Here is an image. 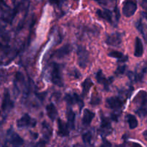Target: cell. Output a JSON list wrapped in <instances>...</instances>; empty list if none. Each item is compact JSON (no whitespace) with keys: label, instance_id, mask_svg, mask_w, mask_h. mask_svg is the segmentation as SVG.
I'll list each match as a JSON object with an SVG mask.
<instances>
[{"label":"cell","instance_id":"6da1fadb","mask_svg":"<svg viewBox=\"0 0 147 147\" xmlns=\"http://www.w3.org/2000/svg\"><path fill=\"white\" fill-rule=\"evenodd\" d=\"M51 80L52 82L59 87H63V82L61 75V69L60 65L56 63H53L52 66Z\"/></svg>","mask_w":147,"mask_h":147},{"label":"cell","instance_id":"7a4b0ae2","mask_svg":"<svg viewBox=\"0 0 147 147\" xmlns=\"http://www.w3.org/2000/svg\"><path fill=\"white\" fill-rule=\"evenodd\" d=\"M78 64L81 68H85L89 63V52L83 46H80L77 49Z\"/></svg>","mask_w":147,"mask_h":147},{"label":"cell","instance_id":"3957f363","mask_svg":"<svg viewBox=\"0 0 147 147\" xmlns=\"http://www.w3.org/2000/svg\"><path fill=\"white\" fill-rule=\"evenodd\" d=\"M137 9V4L134 0H126L123 6V14L127 18L133 16Z\"/></svg>","mask_w":147,"mask_h":147},{"label":"cell","instance_id":"277c9868","mask_svg":"<svg viewBox=\"0 0 147 147\" xmlns=\"http://www.w3.org/2000/svg\"><path fill=\"white\" fill-rule=\"evenodd\" d=\"M36 125V121L32 119L28 114H25L17 121V125L18 128H26V127H35Z\"/></svg>","mask_w":147,"mask_h":147},{"label":"cell","instance_id":"5b68a950","mask_svg":"<svg viewBox=\"0 0 147 147\" xmlns=\"http://www.w3.org/2000/svg\"><path fill=\"white\" fill-rule=\"evenodd\" d=\"M106 104L108 107L111 109H120L123 105L121 98L118 97H111L106 100Z\"/></svg>","mask_w":147,"mask_h":147},{"label":"cell","instance_id":"8992f818","mask_svg":"<svg viewBox=\"0 0 147 147\" xmlns=\"http://www.w3.org/2000/svg\"><path fill=\"white\" fill-rule=\"evenodd\" d=\"M122 42L121 39V35L118 32L113 33L111 35H109L106 39V43L110 46H118Z\"/></svg>","mask_w":147,"mask_h":147},{"label":"cell","instance_id":"52a82bcc","mask_svg":"<svg viewBox=\"0 0 147 147\" xmlns=\"http://www.w3.org/2000/svg\"><path fill=\"white\" fill-rule=\"evenodd\" d=\"M96 79H97V82H98L99 84H102L105 90H108L109 85H110V84H111V82H113L112 78L109 79V80L106 79L105 77V76L103 75L102 71L100 70L98 72H97V74H96Z\"/></svg>","mask_w":147,"mask_h":147},{"label":"cell","instance_id":"ba28073f","mask_svg":"<svg viewBox=\"0 0 147 147\" xmlns=\"http://www.w3.org/2000/svg\"><path fill=\"white\" fill-rule=\"evenodd\" d=\"M9 144L13 147H21L24 144V141L18 134L12 133L9 136Z\"/></svg>","mask_w":147,"mask_h":147},{"label":"cell","instance_id":"9c48e42d","mask_svg":"<svg viewBox=\"0 0 147 147\" xmlns=\"http://www.w3.org/2000/svg\"><path fill=\"white\" fill-rule=\"evenodd\" d=\"M58 128H59L58 133L60 136H68L69 135V128L68 125L59 118L58 119Z\"/></svg>","mask_w":147,"mask_h":147},{"label":"cell","instance_id":"30bf717a","mask_svg":"<svg viewBox=\"0 0 147 147\" xmlns=\"http://www.w3.org/2000/svg\"><path fill=\"white\" fill-rule=\"evenodd\" d=\"M71 46L70 45L66 44L65 46H63V47L60 48L59 49L56 50L54 53V56H56V58H59V59H61V58L64 57L65 56L69 54L71 52Z\"/></svg>","mask_w":147,"mask_h":147},{"label":"cell","instance_id":"8fae6325","mask_svg":"<svg viewBox=\"0 0 147 147\" xmlns=\"http://www.w3.org/2000/svg\"><path fill=\"white\" fill-rule=\"evenodd\" d=\"M97 15H98L100 18H102L103 20H106L107 22H110V23H112L113 19H112V12H110L109 9H98L97 10Z\"/></svg>","mask_w":147,"mask_h":147},{"label":"cell","instance_id":"7c38bea8","mask_svg":"<svg viewBox=\"0 0 147 147\" xmlns=\"http://www.w3.org/2000/svg\"><path fill=\"white\" fill-rule=\"evenodd\" d=\"M101 118H102V123H101V130L102 131V133L105 134L106 135L110 134L111 131H112V128H111V125H110V123L109 121V120L107 118H105L104 115H101Z\"/></svg>","mask_w":147,"mask_h":147},{"label":"cell","instance_id":"4fadbf2b","mask_svg":"<svg viewBox=\"0 0 147 147\" xmlns=\"http://www.w3.org/2000/svg\"><path fill=\"white\" fill-rule=\"evenodd\" d=\"M46 113H47L49 118L51 121H53L56 120V117L58 115V111L56 110V107H55V105L53 103H51V104L48 105L46 106Z\"/></svg>","mask_w":147,"mask_h":147},{"label":"cell","instance_id":"5bb4252c","mask_svg":"<svg viewBox=\"0 0 147 147\" xmlns=\"http://www.w3.org/2000/svg\"><path fill=\"white\" fill-rule=\"evenodd\" d=\"M144 53V46L141 39L137 37L135 41V51H134V56L136 57H141Z\"/></svg>","mask_w":147,"mask_h":147},{"label":"cell","instance_id":"9a60e30c","mask_svg":"<svg viewBox=\"0 0 147 147\" xmlns=\"http://www.w3.org/2000/svg\"><path fill=\"white\" fill-rule=\"evenodd\" d=\"M94 117V113L88 109H85L82 118V123L84 125H89L92 121Z\"/></svg>","mask_w":147,"mask_h":147},{"label":"cell","instance_id":"2e32d148","mask_svg":"<svg viewBox=\"0 0 147 147\" xmlns=\"http://www.w3.org/2000/svg\"><path fill=\"white\" fill-rule=\"evenodd\" d=\"M66 117L68 120V126L70 129H74V125H75V118L76 115L75 113L74 112L73 110L69 109L66 113Z\"/></svg>","mask_w":147,"mask_h":147},{"label":"cell","instance_id":"e0dca14e","mask_svg":"<svg viewBox=\"0 0 147 147\" xmlns=\"http://www.w3.org/2000/svg\"><path fill=\"white\" fill-rule=\"evenodd\" d=\"M108 56L118 59V61L121 62H125L128 60V56H123L122 53L117 51H113L108 53Z\"/></svg>","mask_w":147,"mask_h":147},{"label":"cell","instance_id":"ac0fdd59","mask_svg":"<svg viewBox=\"0 0 147 147\" xmlns=\"http://www.w3.org/2000/svg\"><path fill=\"white\" fill-rule=\"evenodd\" d=\"M93 82L90 78H87L82 83V94L83 95H87L90 91V88L92 87Z\"/></svg>","mask_w":147,"mask_h":147},{"label":"cell","instance_id":"d6986e66","mask_svg":"<svg viewBox=\"0 0 147 147\" xmlns=\"http://www.w3.org/2000/svg\"><path fill=\"white\" fill-rule=\"evenodd\" d=\"M126 119L131 129H134L138 126V121L134 115H131V114H128L126 116Z\"/></svg>","mask_w":147,"mask_h":147},{"label":"cell","instance_id":"ffe728a7","mask_svg":"<svg viewBox=\"0 0 147 147\" xmlns=\"http://www.w3.org/2000/svg\"><path fill=\"white\" fill-rule=\"evenodd\" d=\"M9 107H12V102L10 100L9 93H8V92H6L5 95H4L3 103H2V109H3L4 110H5Z\"/></svg>","mask_w":147,"mask_h":147},{"label":"cell","instance_id":"44dd1931","mask_svg":"<svg viewBox=\"0 0 147 147\" xmlns=\"http://www.w3.org/2000/svg\"><path fill=\"white\" fill-rule=\"evenodd\" d=\"M65 100H66V102H67L68 105H72L75 104L76 103L75 95L74 94V96H71L70 95V94H66V97H65Z\"/></svg>","mask_w":147,"mask_h":147},{"label":"cell","instance_id":"7402d4cb","mask_svg":"<svg viewBox=\"0 0 147 147\" xmlns=\"http://www.w3.org/2000/svg\"><path fill=\"white\" fill-rule=\"evenodd\" d=\"M82 139L86 144H90L92 139V134L90 132H87L83 134Z\"/></svg>","mask_w":147,"mask_h":147},{"label":"cell","instance_id":"603a6c76","mask_svg":"<svg viewBox=\"0 0 147 147\" xmlns=\"http://www.w3.org/2000/svg\"><path fill=\"white\" fill-rule=\"evenodd\" d=\"M100 103V98L97 95H94L93 94L91 100H90V104L92 105H97Z\"/></svg>","mask_w":147,"mask_h":147},{"label":"cell","instance_id":"cb8c5ba5","mask_svg":"<svg viewBox=\"0 0 147 147\" xmlns=\"http://www.w3.org/2000/svg\"><path fill=\"white\" fill-rule=\"evenodd\" d=\"M126 69V66H118V69L115 71V74L116 75H120V74H123Z\"/></svg>","mask_w":147,"mask_h":147},{"label":"cell","instance_id":"d4e9b609","mask_svg":"<svg viewBox=\"0 0 147 147\" xmlns=\"http://www.w3.org/2000/svg\"><path fill=\"white\" fill-rule=\"evenodd\" d=\"M74 95H75V97H76V103H77V104L79 105V106H80V110H81L82 109V107H84V102H83L82 100L80 98V96H79L78 94H74Z\"/></svg>","mask_w":147,"mask_h":147},{"label":"cell","instance_id":"484cf974","mask_svg":"<svg viewBox=\"0 0 147 147\" xmlns=\"http://www.w3.org/2000/svg\"><path fill=\"white\" fill-rule=\"evenodd\" d=\"M49 2H51L53 5H58V6H60L62 4V2H63V0H49Z\"/></svg>","mask_w":147,"mask_h":147},{"label":"cell","instance_id":"4316f807","mask_svg":"<svg viewBox=\"0 0 147 147\" xmlns=\"http://www.w3.org/2000/svg\"><path fill=\"white\" fill-rule=\"evenodd\" d=\"M141 5V7H142L144 9L147 10V0H142Z\"/></svg>","mask_w":147,"mask_h":147},{"label":"cell","instance_id":"83f0119b","mask_svg":"<svg viewBox=\"0 0 147 147\" xmlns=\"http://www.w3.org/2000/svg\"><path fill=\"white\" fill-rule=\"evenodd\" d=\"M131 147H143L141 144H138V143H133Z\"/></svg>","mask_w":147,"mask_h":147},{"label":"cell","instance_id":"f1b7e54d","mask_svg":"<svg viewBox=\"0 0 147 147\" xmlns=\"http://www.w3.org/2000/svg\"><path fill=\"white\" fill-rule=\"evenodd\" d=\"M112 119L115 121H118V116L115 114H113L112 115Z\"/></svg>","mask_w":147,"mask_h":147},{"label":"cell","instance_id":"f546056e","mask_svg":"<svg viewBox=\"0 0 147 147\" xmlns=\"http://www.w3.org/2000/svg\"><path fill=\"white\" fill-rule=\"evenodd\" d=\"M97 1H99L102 4H107L108 1H111V0H97Z\"/></svg>","mask_w":147,"mask_h":147},{"label":"cell","instance_id":"4dcf8cb0","mask_svg":"<svg viewBox=\"0 0 147 147\" xmlns=\"http://www.w3.org/2000/svg\"><path fill=\"white\" fill-rule=\"evenodd\" d=\"M143 136H144V138H145V139L147 141V130H146V131H144V133H143Z\"/></svg>","mask_w":147,"mask_h":147},{"label":"cell","instance_id":"1f68e13d","mask_svg":"<svg viewBox=\"0 0 147 147\" xmlns=\"http://www.w3.org/2000/svg\"><path fill=\"white\" fill-rule=\"evenodd\" d=\"M142 15H143V17H144V18H145V19L147 20V12H142Z\"/></svg>","mask_w":147,"mask_h":147},{"label":"cell","instance_id":"d6a6232c","mask_svg":"<svg viewBox=\"0 0 147 147\" xmlns=\"http://www.w3.org/2000/svg\"><path fill=\"white\" fill-rule=\"evenodd\" d=\"M146 40H147V35H146Z\"/></svg>","mask_w":147,"mask_h":147}]
</instances>
